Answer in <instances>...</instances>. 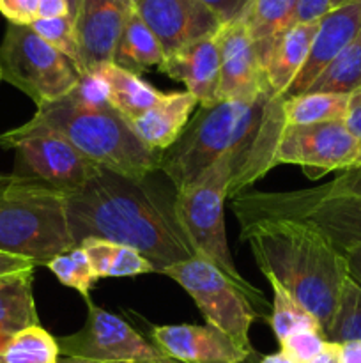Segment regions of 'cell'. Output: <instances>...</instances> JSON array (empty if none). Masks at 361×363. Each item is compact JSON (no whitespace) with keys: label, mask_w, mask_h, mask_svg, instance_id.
<instances>
[{"label":"cell","mask_w":361,"mask_h":363,"mask_svg":"<svg viewBox=\"0 0 361 363\" xmlns=\"http://www.w3.org/2000/svg\"><path fill=\"white\" fill-rule=\"evenodd\" d=\"M232 209L241 225L262 218H282L317 227L343 254L361 241V186L354 174L308 190L239 194L232 199Z\"/></svg>","instance_id":"6"},{"label":"cell","mask_w":361,"mask_h":363,"mask_svg":"<svg viewBox=\"0 0 361 363\" xmlns=\"http://www.w3.org/2000/svg\"><path fill=\"white\" fill-rule=\"evenodd\" d=\"M151 177V176H149ZM99 169L80 190L66 195L74 245L88 238L126 245L161 273L195 252L168 202L151 183Z\"/></svg>","instance_id":"1"},{"label":"cell","mask_w":361,"mask_h":363,"mask_svg":"<svg viewBox=\"0 0 361 363\" xmlns=\"http://www.w3.org/2000/svg\"><path fill=\"white\" fill-rule=\"evenodd\" d=\"M134 7L154 32L165 55L216 34L222 27L200 0H137Z\"/></svg>","instance_id":"14"},{"label":"cell","mask_w":361,"mask_h":363,"mask_svg":"<svg viewBox=\"0 0 361 363\" xmlns=\"http://www.w3.org/2000/svg\"><path fill=\"white\" fill-rule=\"evenodd\" d=\"M361 91V32L357 38L322 71L306 92L356 94Z\"/></svg>","instance_id":"27"},{"label":"cell","mask_w":361,"mask_h":363,"mask_svg":"<svg viewBox=\"0 0 361 363\" xmlns=\"http://www.w3.org/2000/svg\"><path fill=\"white\" fill-rule=\"evenodd\" d=\"M197 105V98L188 91L166 92L158 103L127 124L147 147L163 152L176 144L193 117Z\"/></svg>","instance_id":"19"},{"label":"cell","mask_w":361,"mask_h":363,"mask_svg":"<svg viewBox=\"0 0 361 363\" xmlns=\"http://www.w3.org/2000/svg\"><path fill=\"white\" fill-rule=\"evenodd\" d=\"M73 247L66 195L13 176L0 183V252L38 268Z\"/></svg>","instance_id":"7"},{"label":"cell","mask_w":361,"mask_h":363,"mask_svg":"<svg viewBox=\"0 0 361 363\" xmlns=\"http://www.w3.org/2000/svg\"><path fill=\"white\" fill-rule=\"evenodd\" d=\"M0 145L16 152L11 176L64 195L80 190L99 172L59 131L34 119L0 135Z\"/></svg>","instance_id":"8"},{"label":"cell","mask_w":361,"mask_h":363,"mask_svg":"<svg viewBox=\"0 0 361 363\" xmlns=\"http://www.w3.org/2000/svg\"><path fill=\"white\" fill-rule=\"evenodd\" d=\"M60 357L126 363H180L149 342L124 319L88 303L85 325L71 335L59 337Z\"/></svg>","instance_id":"12"},{"label":"cell","mask_w":361,"mask_h":363,"mask_svg":"<svg viewBox=\"0 0 361 363\" xmlns=\"http://www.w3.org/2000/svg\"><path fill=\"white\" fill-rule=\"evenodd\" d=\"M282 99L273 92L253 101H219L202 106L176 144L161 152L159 170L180 190L190 186L227 152H246L255 179L275 169L273 155L283 128Z\"/></svg>","instance_id":"2"},{"label":"cell","mask_w":361,"mask_h":363,"mask_svg":"<svg viewBox=\"0 0 361 363\" xmlns=\"http://www.w3.org/2000/svg\"><path fill=\"white\" fill-rule=\"evenodd\" d=\"M297 2L299 0H251L243 21L257 46L260 62L273 41L294 25Z\"/></svg>","instance_id":"26"},{"label":"cell","mask_w":361,"mask_h":363,"mask_svg":"<svg viewBox=\"0 0 361 363\" xmlns=\"http://www.w3.org/2000/svg\"><path fill=\"white\" fill-rule=\"evenodd\" d=\"M32 282L34 268L0 277V346L21 330L39 325Z\"/></svg>","instance_id":"21"},{"label":"cell","mask_w":361,"mask_h":363,"mask_svg":"<svg viewBox=\"0 0 361 363\" xmlns=\"http://www.w3.org/2000/svg\"><path fill=\"white\" fill-rule=\"evenodd\" d=\"M35 268V264L28 259L18 257V255L6 254V252H0V277L9 275V273L23 272V269Z\"/></svg>","instance_id":"39"},{"label":"cell","mask_w":361,"mask_h":363,"mask_svg":"<svg viewBox=\"0 0 361 363\" xmlns=\"http://www.w3.org/2000/svg\"><path fill=\"white\" fill-rule=\"evenodd\" d=\"M326 342L328 340L322 335V332H297L280 340V347H282L280 351L292 358L294 362L306 363L324 350Z\"/></svg>","instance_id":"34"},{"label":"cell","mask_w":361,"mask_h":363,"mask_svg":"<svg viewBox=\"0 0 361 363\" xmlns=\"http://www.w3.org/2000/svg\"><path fill=\"white\" fill-rule=\"evenodd\" d=\"M347 259V272L349 277L361 286V241L360 243L353 245L349 250L345 252Z\"/></svg>","instance_id":"40"},{"label":"cell","mask_w":361,"mask_h":363,"mask_svg":"<svg viewBox=\"0 0 361 363\" xmlns=\"http://www.w3.org/2000/svg\"><path fill=\"white\" fill-rule=\"evenodd\" d=\"M91 71H98L105 78L108 85L110 106L117 113H120L127 123L142 116L163 96V92L152 87L149 82L142 80L140 74L131 73L113 62H105Z\"/></svg>","instance_id":"22"},{"label":"cell","mask_w":361,"mask_h":363,"mask_svg":"<svg viewBox=\"0 0 361 363\" xmlns=\"http://www.w3.org/2000/svg\"><path fill=\"white\" fill-rule=\"evenodd\" d=\"M357 170H360V174H361V167H360V169H357Z\"/></svg>","instance_id":"51"},{"label":"cell","mask_w":361,"mask_h":363,"mask_svg":"<svg viewBox=\"0 0 361 363\" xmlns=\"http://www.w3.org/2000/svg\"><path fill=\"white\" fill-rule=\"evenodd\" d=\"M361 145L345 126V121L289 126L283 124L276 142L273 167L280 163L303 167L311 177L333 170L357 169Z\"/></svg>","instance_id":"11"},{"label":"cell","mask_w":361,"mask_h":363,"mask_svg":"<svg viewBox=\"0 0 361 363\" xmlns=\"http://www.w3.org/2000/svg\"><path fill=\"white\" fill-rule=\"evenodd\" d=\"M342 363H361V340H349L340 344Z\"/></svg>","instance_id":"42"},{"label":"cell","mask_w":361,"mask_h":363,"mask_svg":"<svg viewBox=\"0 0 361 363\" xmlns=\"http://www.w3.org/2000/svg\"><path fill=\"white\" fill-rule=\"evenodd\" d=\"M131 2H133V4H134V2H137V0H131Z\"/></svg>","instance_id":"50"},{"label":"cell","mask_w":361,"mask_h":363,"mask_svg":"<svg viewBox=\"0 0 361 363\" xmlns=\"http://www.w3.org/2000/svg\"><path fill=\"white\" fill-rule=\"evenodd\" d=\"M30 27L34 28L35 34L41 35L53 48L59 50L62 55H66L81 71L76 28H74V20L69 14L59 18H39Z\"/></svg>","instance_id":"32"},{"label":"cell","mask_w":361,"mask_h":363,"mask_svg":"<svg viewBox=\"0 0 361 363\" xmlns=\"http://www.w3.org/2000/svg\"><path fill=\"white\" fill-rule=\"evenodd\" d=\"M200 2L218 18L219 23L225 25L243 20L250 9L251 0H200Z\"/></svg>","instance_id":"36"},{"label":"cell","mask_w":361,"mask_h":363,"mask_svg":"<svg viewBox=\"0 0 361 363\" xmlns=\"http://www.w3.org/2000/svg\"><path fill=\"white\" fill-rule=\"evenodd\" d=\"M353 2V0H331V9H336V7H342L345 4Z\"/></svg>","instance_id":"47"},{"label":"cell","mask_w":361,"mask_h":363,"mask_svg":"<svg viewBox=\"0 0 361 363\" xmlns=\"http://www.w3.org/2000/svg\"><path fill=\"white\" fill-rule=\"evenodd\" d=\"M361 32V0H353L342 7L329 11L319 20L317 32L311 41L306 62L292 82L287 94H303L317 80L319 74L357 38Z\"/></svg>","instance_id":"17"},{"label":"cell","mask_w":361,"mask_h":363,"mask_svg":"<svg viewBox=\"0 0 361 363\" xmlns=\"http://www.w3.org/2000/svg\"><path fill=\"white\" fill-rule=\"evenodd\" d=\"M345 126L349 128L350 133L357 138L361 145V91L353 94V99H350V105H349V112L345 116ZM361 167V158H360V165L357 169Z\"/></svg>","instance_id":"38"},{"label":"cell","mask_w":361,"mask_h":363,"mask_svg":"<svg viewBox=\"0 0 361 363\" xmlns=\"http://www.w3.org/2000/svg\"><path fill=\"white\" fill-rule=\"evenodd\" d=\"M60 350L57 339L42 326H30L0 346V363H57Z\"/></svg>","instance_id":"28"},{"label":"cell","mask_w":361,"mask_h":363,"mask_svg":"<svg viewBox=\"0 0 361 363\" xmlns=\"http://www.w3.org/2000/svg\"><path fill=\"white\" fill-rule=\"evenodd\" d=\"M251 158L246 152L232 151L212 163L195 183L176 191L173 211L183 227L195 255L205 259L229 275L246 291L253 301L264 303V298L237 272L230 255L225 233V199H234L255 183Z\"/></svg>","instance_id":"4"},{"label":"cell","mask_w":361,"mask_h":363,"mask_svg":"<svg viewBox=\"0 0 361 363\" xmlns=\"http://www.w3.org/2000/svg\"><path fill=\"white\" fill-rule=\"evenodd\" d=\"M306 363H342V360H340V344L328 340L324 350Z\"/></svg>","instance_id":"43"},{"label":"cell","mask_w":361,"mask_h":363,"mask_svg":"<svg viewBox=\"0 0 361 363\" xmlns=\"http://www.w3.org/2000/svg\"><path fill=\"white\" fill-rule=\"evenodd\" d=\"M331 11V0H299L294 14V23L319 21Z\"/></svg>","instance_id":"37"},{"label":"cell","mask_w":361,"mask_h":363,"mask_svg":"<svg viewBox=\"0 0 361 363\" xmlns=\"http://www.w3.org/2000/svg\"><path fill=\"white\" fill-rule=\"evenodd\" d=\"M2 80L20 89L35 105L62 99L76 87L81 71L30 25H7L0 43Z\"/></svg>","instance_id":"9"},{"label":"cell","mask_w":361,"mask_h":363,"mask_svg":"<svg viewBox=\"0 0 361 363\" xmlns=\"http://www.w3.org/2000/svg\"><path fill=\"white\" fill-rule=\"evenodd\" d=\"M219 57L218 32L197 39L165 57L159 71L186 85V91L197 98L200 106L219 103Z\"/></svg>","instance_id":"18"},{"label":"cell","mask_w":361,"mask_h":363,"mask_svg":"<svg viewBox=\"0 0 361 363\" xmlns=\"http://www.w3.org/2000/svg\"><path fill=\"white\" fill-rule=\"evenodd\" d=\"M353 94H329V92H303L282 99L283 123L289 126L345 121Z\"/></svg>","instance_id":"24"},{"label":"cell","mask_w":361,"mask_h":363,"mask_svg":"<svg viewBox=\"0 0 361 363\" xmlns=\"http://www.w3.org/2000/svg\"><path fill=\"white\" fill-rule=\"evenodd\" d=\"M133 6L131 0H81L74 18L81 73L112 62L117 41Z\"/></svg>","instance_id":"15"},{"label":"cell","mask_w":361,"mask_h":363,"mask_svg":"<svg viewBox=\"0 0 361 363\" xmlns=\"http://www.w3.org/2000/svg\"><path fill=\"white\" fill-rule=\"evenodd\" d=\"M0 82H2V69H0Z\"/></svg>","instance_id":"49"},{"label":"cell","mask_w":361,"mask_h":363,"mask_svg":"<svg viewBox=\"0 0 361 363\" xmlns=\"http://www.w3.org/2000/svg\"><path fill=\"white\" fill-rule=\"evenodd\" d=\"M66 4H67V9H69V16L74 20L78 14V11H80L81 0H66Z\"/></svg>","instance_id":"46"},{"label":"cell","mask_w":361,"mask_h":363,"mask_svg":"<svg viewBox=\"0 0 361 363\" xmlns=\"http://www.w3.org/2000/svg\"><path fill=\"white\" fill-rule=\"evenodd\" d=\"M0 13L13 25H32L39 20V0H0Z\"/></svg>","instance_id":"35"},{"label":"cell","mask_w":361,"mask_h":363,"mask_svg":"<svg viewBox=\"0 0 361 363\" xmlns=\"http://www.w3.org/2000/svg\"><path fill=\"white\" fill-rule=\"evenodd\" d=\"M218 43L222 57L219 101H253L258 96L271 92L257 46L243 20L222 25Z\"/></svg>","instance_id":"13"},{"label":"cell","mask_w":361,"mask_h":363,"mask_svg":"<svg viewBox=\"0 0 361 363\" xmlns=\"http://www.w3.org/2000/svg\"><path fill=\"white\" fill-rule=\"evenodd\" d=\"M151 337L156 347L180 363H244L253 354L209 325L154 326Z\"/></svg>","instance_id":"16"},{"label":"cell","mask_w":361,"mask_h":363,"mask_svg":"<svg viewBox=\"0 0 361 363\" xmlns=\"http://www.w3.org/2000/svg\"><path fill=\"white\" fill-rule=\"evenodd\" d=\"M57 363H126V362H106V360H88V358H74V357H60Z\"/></svg>","instance_id":"45"},{"label":"cell","mask_w":361,"mask_h":363,"mask_svg":"<svg viewBox=\"0 0 361 363\" xmlns=\"http://www.w3.org/2000/svg\"><path fill=\"white\" fill-rule=\"evenodd\" d=\"M241 241L250 245L260 272L275 277L317 319L324 335L349 277L335 241L317 227L282 218L243 223Z\"/></svg>","instance_id":"3"},{"label":"cell","mask_w":361,"mask_h":363,"mask_svg":"<svg viewBox=\"0 0 361 363\" xmlns=\"http://www.w3.org/2000/svg\"><path fill=\"white\" fill-rule=\"evenodd\" d=\"M165 57L158 38L142 20L137 7L133 6L127 14L119 41H117L112 62L131 73L140 74L151 67L161 66Z\"/></svg>","instance_id":"23"},{"label":"cell","mask_w":361,"mask_h":363,"mask_svg":"<svg viewBox=\"0 0 361 363\" xmlns=\"http://www.w3.org/2000/svg\"><path fill=\"white\" fill-rule=\"evenodd\" d=\"M66 0H39V18H59L67 16Z\"/></svg>","instance_id":"41"},{"label":"cell","mask_w":361,"mask_h":363,"mask_svg":"<svg viewBox=\"0 0 361 363\" xmlns=\"http://www.w3.org/2000/svg\"><path fill=\"white\" fill-rule=\"evenodd\" d=\"M71 101L81 106H106L108 103V85L98 71L81 73L76 87L67 94Z\"/></svg>","instance_id":"33"},{"label":"cell","mask_w":361,"mask_h":363,"mask_svg":"<svg viewBox=\"0 0 361 363\" xmlns=\"http://www.w3.org/2000/svg\"><path fill=\"white\" fill-rule=\"evenodd\" d=\"M85 250L92 269L98 279L105 277H134L144 273H156V268L133 248L106 240H88L78 245Z\"/></svg>","instance_id":"25"},{"label":"cell","mask_w":361,"mask_h":363,"mask_svg":"<svg viewBox=\"0 0 361 363\" xmlns=\"http://www.w3.org/2000/svg\"><path fill=\"white\" fill-rule=\"evenodd\" d=\"M264 277L269 280V284L273 287V294H275V300H273V314L269 318V325H271L278 342L285 339V337L297 332H322L317 319L275 277L269 275V273H265Z\"/></svg>","instance_id":"29"},{"label":"cell","mask_w":361,"mask_h":363,"mask_svg":"<svg viewBox=\"0 0 361 363\" xmlns=\"http://www.w3.org/2000/svg\"><path fill=\"white\" fill-rule=\"evenodd\" d=\"M319 21L290 25L273 41V45L265 52L262 59L265 82H268L269 91L278 98L287 94L292 82L303 69Z\"/></svg>","instance_id":"20"},{"label":"cell","mask_w":361,"mask_h":363,"mask_svg":"<svg viewBox=\"0 0 361 363\" xmlns=\"http://www.w3.org/2000/svg\"><path fill=\"white\" fill-rule=\"evenodd\" d=\"M6 177H7V176H4V174H0V183H2V181L6 179Z\"/></svg>","instance_id":"48"},{"label":"cell","mask_w":361,"mask_h":363,"mask_svg":"<svg viewBox=\"0 0 361 363\" xmlns=\"http://www.w3.org/2000/svg\"><path fill=\"white\" fill-rule=\"evenodd\" d=\"M260 363H297V362H294L292 358L287 357L285 353H282V351H278V353L268 354V357L262 358Z\"/></svg>","instance_id":"44"},{"label":"cell","mask_w":361,"mask_h":363,"mask_svg":"<svg viewBox=\"0 0 361 363\" xmlns=\"http://www.w3.org/2000/svg\"><path fill=\"white\" fill-rule=\"evenodd\" d=\"M35 106L32 119L59 131L99 169L133 179H145L159 170L161 152L147 147L110 105L81 106L66 96Z\"/></svg>","instance_id":"5"},{"label":"cell","mask_w":361,"mask_h":363,"mask_svg":"<svg viewBox=\"0 0 361 363\" xmlns=\"http://www.w3.org/2000/svg\"><path fill=\"white\" fill-rule=\"evenodd\" d=\"M324 337L336 344L361 340V286L350 277L343 282L335 319Z\"/></svg>","instance_id":"30"},{"label":"cell","mask_w":361,"mask_h":363,"mask_svg":"<svg viewBox=\"0 0 361 363\" xmlns=\"http://www.w3.org/2000/svg\"><path fill=\"white\" fill-rule=\"evenodd\" d=\"M161 273L179 284L193 298L209 326L225 333L239 347L253 353L250 328L257 314L243 287L198 255L168 266Z\"/></svg>","instance_id":"10"},{"label":"cell","mask_w":361,"mask_h":363,"mask_svg":"<svg viewBox=\"0 0 361 363\" xmlns=\"http://www.w3.org/2000/svg\"><path fill=\"white\" fill-rule=\"evenodd\" d=\"M46 268L57 277L62 286L76 289L84 296L87 305L91 303V289L98 282L94 269H92L91 261L81 247L69 248L64 254L57 255L46 264Z\"/></svg>","instance_id":"31"}]
</instances>
